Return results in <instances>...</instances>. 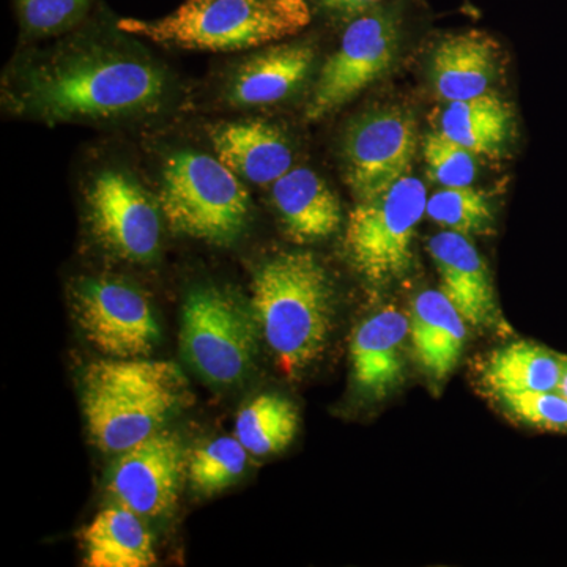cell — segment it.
<instances>
[{"instance_id":"f1b7e54d","label":"cell","mask_w":567,"mask_h":567,"mask_svg":"<svg viewBox=\"0 0 567 567\" xmlns=\"http://www.w3.org/2000/svg\"><path fill=\"white\" fill-rule=\"evenodd\" d=\"M383 2L385 0H317V3L324 10L342 14V17H357V14L374 9Z\"/></svg>"},{"instance_id":"6da1fadb","label":"cell","mask_w":567,"mask_h":567,"mask_svg":"<svg viewBox=\"0 0 567 567\" xmlns=\"http://www.w3.org/2000/svg\"><path fill=\"white\" fill-rule=\"evenodd\" d=\"M166 93V74L153 63L93 48L31 71L20 104L44 121H111L156 110Z\"/></svg>"},{"instance_id":"cb8c5ba5","label":"cell","mask_w":567,"mask_h":567,"mask_svg":"<svg viewBox=\"0 0 567 567\" xmlns=\"http://www.w3.org/2000/svg\"><path fill=\"white\" fill-rule=\"evenodd\" d=\"M248 451L237 436H219L197 447L188 457L193 491L212 496L234 486L248 466Z\"/></svg>"},{"instance_id":"7402d4cb","label":"cell","mask_w":567,"mask_h":567,"mask_svg":"<svg viewBox=\"0 0 567 567\" xmlns=\"http://www.w3.org/2000/svg\"><path fill=\"white\" fill-rule=\"evenodd\" d=\"M565 357L529 341L511 342L488 354L484 386L492 394L558 391Z\"/></svg>"},{"instance_id":"9a60e30c","label":"cell","mask_w":567,"mask_h":567,"mask_svg":"<svg viewBox=\"0 0 567 567\" xmlns=\"http://www.w3.org/2000/svg\"><path fill=\"white\" fill-rule=\"evenodd\" d=\"M316 48L305 41L276 44L249 55L235 70L227 100L237 107L270 106L297 92L311 73Z\"/></svg>"},{"instance_id":"4316f807","label":"cell","mask_w":567,"mask_h":567,"mask_svg":"<svg viewBox=\"0 0 567 567\" xmlns=\"http://www.w3.org/2000/svg\"><path fill=\"white\" fill-rule=\"evenodd\" d=\"M514 420L543 431L567 432V399L559 391L494 394Z\"/></svg>"},{"instance_id":"8992f818","label":"cell","mask_w":567,"mask_h":567,"mask_svg":"<svg viewBox=\"0 0 567 567\" xmlns=\"http://www.w3.org/2000/svg\"><path fill=\"white\" fill-rule=\"evenodd\" d=\"M427 199L424 183L409 174L386 192L358 200L350 212L347 256L371 286H390L412 270L413 245Z\"/></svg>"},{"instance_id":"7c38bea8","label":"cell","mask_w":567,"mask_h":567,"mask_svg":"<svg viewBox=\"0 0 567 567\" xmlns=\"http://www.w3.org/2000/svg\"><path fill=\"white\" fill-rule=\"evenodd\" d=\"M185 475L182 440L159 431L118 454L107 472V492L115 505L142 518L162 517L177 503Z\"/></svg>"},{"instance_id":"83f0119b","label":"cell","mask_w":567,"mask_h":567,"mask_svg":"<svg viewBox=\"0 0 567 567\" xmlns=\"http://www.w3.org/2000/svg\"><path fill=\"white\" fill-rule=\"evenodd\" d=\"M93 0H17L22 28L32 35H55L74 28Z\"/></svg>"},{"instance_id":"ac0fdd59","label":"cell","mask_w":567,"mask_h":567,"mask_svg":"<svg viewBox=\"0 0 567 567\" xmlns=\"http://www.w3.org/2000/svg\"><path fill=\"white\" fill-rule=\"evenodd\" d=\"M409 319L417 363L435 385L442 386L464 353L468 323L440 289L417 293Z\"/></svg>"},{"instance_id":"d4e9b609","label":"cell","mask_w":567,"mask_h":567,"mask_svg":"<svg viewBox=\"0 0 567 567\" xmlns=\"http://www.w3.org/2000/svg\"><path fill=\"white\" fill-rule=\"evenodd\" d=\"M425 216L442 229L466 235H487L494 230V205L484 192L465 188H443L427 199Z\"/></svg>"},{"instance_id":"8fae6325","label":"cell","mask_w":567,"mask_h":567,"mask_svg":"<svg viewBox=\"0 0 567 567\" xmlns=\"http://www.w3.org/2000/svg\"><path fill=\"white\" fill-rule=\"evenodd\" d=\"M89 223L100 245L128 262H151L162 244V207L133 175L103 169L85 194Z\"/></svg>"},{"instance_id":"ffe728a7","label":"cell","mask_w":567,"mask_h":567,"mask_svg":"<svg viewBox=\"0 0 567 567\" xmlns=\"http://www.w3.org/2000/svg\"><path fill=\"white\" fill-rule=\"evenodd\" d=\"M514 111L498 93L445 103L436 115V132L475 155L499 158L513 141Z\"/></svg>"},{"instance_id":"5b68a950","label":"cell","mask_w":567,"mask_h":567,"mask_svg":"<svg viewBox=\"0 0 567 567\" xmlns=\"http://www.w3.org/2000/svg\"><path fill=\"white\" fill-rule=\"evenodd\" d=\"M173 233L208 245L229 246L251 219V197L218 156L182 151L164 163L158 197Z\"/></svg>"},{"instance_id":"d6986e66","label":"cell","mask_w":567,"mask_h":567,"mask_svg":"<svg viewBox=\"0 0 567 567\" xmlns=\"http://www.w3.org/2000/svg\"><path fill=\"white\" fill-rule=\"evenodd\" d=\"M498 73V48L477 31L453 33L436 44L431 81L443 103L464 102L491 92Z\"/></svg>"},{"instance_id":"484cf974","label":"cell","mask_w":567,"mask_h":567,"mask_svg":"<svg viewBox=\"0 0 567 567\" xmlns=\"http://www.w3.org/2000/svg\"><path fill=\"white\" fill-rule=\"evenodd\" d=\"M423 155L432 181L443 188H465L476 178L475 153L466 151L445 134L432 132L425 136Z\"/></svg>"},{"instance_id":"7a4b0ae2","label":"cell","mask_w":567,"mask_h":567,"mask_svg":"<svg viewBox=\"0 0 567 567\" xmlns=\"http://www.w3.org/2000/svg\"><path fill=\"white\" fill-rule=\"evenodd\" d=\"M249 305L282 374H301L322 357L333 331L334 287L315 254L265 260L254 274Z\"/></svg>"},{"instance_id":"52a82bcc","label":"cell","mask_w":567,"mask_h":567,"mask_svg":"<svg viewBox=\"0 0 567 567\" xmlns=\"http://www.w3.org/2000/svg\"><path fill=\"white\" fill-rule=\"evenodd\" d=\"M260 336L251 305L219 287H196L183 303V358L212 385H235L249 374Z\"/></svg>"},{"instance_id":"603a6c76","label":"cell","mask_w":567,"mask_h":567,"mask_svg":"<svg viewBox=\"0 0 567 567\" xmlns=\"http://www.w3.org/2000/svg\"><path fill=\"white\" fill-rule=\"evenodd\" d=\"M298 424L292 401L281 394H260L238 413L235 436L252 456H274L290 446Z\"/></svg>"},{"instance_id":"4fadbf2b","label":"cell","mask_w":567,"mask_h":567,"mask_svg":"<svg viewBox=\"0 0 567 567\" xmlns=\"http://www.w3.org/2000/svg\"><path fill=\"white\" fill-rule=\"evenodd\" d=\"M440 276V290L456 306L470 327L506 330L486 260L466 235L443 230L427 244Z\"/></svg>"},{"instance_id":"2e32d148","label":"cell","mask_w":567,"mask_h":567,"mask_svg":"<svg viewBox=\"0 0 567 567\" xmlns=\"http://www.w3.org/2000/svg\"><path fill=\"white\" fill-rule=\"evenodd\" d=\"M208 137L219 162L254 185H274L293 167L292 145L271 123H218L208 130Z\"/></svg>"},{"instance_id":"5bb4252c","label":"cell","mask_w":567,"mask_h":567,"mask_svg":"<svg viewBox=\"0 0 567 567\" xmlns=\"http://www.w3.org/2000/svg\"><path fill=\"white\" fill-rule=\"evenodd\" d=\"M410 319L401 309L386 306L354 330L350 361L354 385L364 398L380 401L404 382Z\"/></svg>"},{"instance_id":"ba28073f","label":"cell","mask_w":567,"mask_h":567,"mask_svg":"<svg viewBox=\"0 0 567 567\" xmlns=\"http://www.w3.org/2000/svg\"><path fill=\"white\" fill-rule=\"evenodd\" d=\"M401 50V17L380 6L357 14L342 33L338 50L327 59L306 106L309 122L341 110L393 69Z\"/></svg>"},{"instance_id":"30bf717a","label":"cell","mask_w":567,"mask_h":567,"mask_svg":"<svg viewBox=\"0 0 567 567\" xmlns=\"http://www.w3.org/2000/svg\"><path fill=\"white\" fill-rule=\"evenodd\" d=\"M416 151V122L409 111L382 106L365 112L342 142L347 185L358 200L386 192L410 174Z\"/></svg>"},{"instance_id":"e0dca14e","label":"cell","mask_w":567,"mask_h":567,"mask_svg":"<svg viewBox=\"0 0 567 567\" xmlns=\"http://www.w3.org/2000/svg\"><path fill=\"white\" fill-rule=\"evenodd\" d=\"M284 233L295 244L327 240L341 229L342 210L328 183L309 167H292L271 185Z\"/></svg>"},{"instance_id":"277c9868","label":"cell","mask_w":567,"mask_h":567,"mask_svg":"<svg viewBox=\"0 0 567 567\" xmlns=\"http://www.w3.org/2000/svg\"><path fill=\"white\" fill-rule=\"evenodd\" d=\"M312 20L306 0H186L159 20H121L118 31L164 47L230 52L290 39Z\"/></svg>"},{"instance_id":"44dd1931","label":"cell","mask_w":567,"mask_h":567,"mask_svg":"<svg viewBox=\"0 0 567 567\" xmlns=\"http://www.w3.org/2000/svg\"><path fill=\"white\" fill-rule=\"evenodd\" d=\"M80 539L89 567H151L156 563L151 529L141 516L118 505L93 518Z\"/></svg>"},{"instance_id":"3957f363","label":"cell","mask_w":567,"mask_h":567,"mask_svg":"<svg viewBox=\"0 0 567 567\" xmlns=\"http://www.w3.org/2000/svg\"><path fill=\"white\" fill-rule=\"evenodd\" d=\"M188 382L173 361L111 358L82 375V413L93 445L121 454L158 434L185 406Z\"/></svg>"},{"instance_id":"f546056e","label":"cell","mask_w":567,"mask_h":567,"mask_svg":"<svg viewBox=\"0 0 567 567\" xmlns=\"http://www.w3.org/2000/svg\"><path fill=\"white\" fill-rule=\"evenodd\" d=\"M558 391L567 399V357H565V364H563L561 379H559Z\"/></svg>"},{"instance_id":"9c48e42d","label":"cell","mask_w":567,"mask_h":567,"mask_svg":"<svg viewBox=\"0 0 567 567\" xmlns=\"http://www.w3.org/2000/svg\"><path fill=\"white\" fill-rule=\"evenodd\" d=\"M71 306L87 341L110 358H145L158 344L151 301L122 279H81L74 284Z\"/></svg>"}]
</instances>
